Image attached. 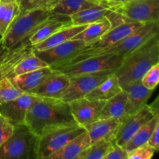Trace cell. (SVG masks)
<instances>
[{
	"mask_svg": "<svg viewBox=\"0 0 159 159\" xmlns=\"http://www.w3.org/2000/svg\"><path fill=\"white\" fill-rule=\"evenodd\" d=\"M77 124L69 103L61 99L40 96L28 110L25 124L37 136L48 129L61 125Z\"/></svg>",
	"mask_w": 159,
	"mask_h": 159,
	"instance_id": "cell-1",
	"label": "cell"
},
{
	"mask_svg": "<svg viewBox=\"0 0 159 159\" xmlns=\"http://www.w3.org/2000/svg\"><path fill=\"white\" fill-rule=\"evenodd\" d=\"M159 63V34H155L147 41L124 57L120 68L115 71L122 89L141 80L143 75Z\"/></svg>",
	"mask_w": 159,
	"mask_h": 159,
	"instance_id": "cell-2",
	"label": "cell"
},
{
	"mask_svg": "<svg viewBox=\"0 0 159 159\" xmlns=\"http://www.w3.org/2000/svg\"><path fill=\"white\" fill-rule=\"evenodd\" d=\"M49 9H36L20 12L1 37L7 50L29 41L30 36L51 16Z\"/></svg>",
	"mask_w": 159,
	"mask_h": 159,
	"instance_id": "cell-3",
	"label": "cell"
},
{
	"mask_svg": "<svg viewBox=\"0 0 159 159\" xmlns=\"http://www.w3.org/2000/svg\"><path fill=\"white\" fill-rule=\"evenodd\" d=\"M159 30L158 23H144L139 28L135 30L134 32L127 35L122 40L118 41L115 44L112 46L107 47V48H101V49L96 50L92 51H82L79 53L78 55L70 61L64 65H71L79 61L84 60V59L89 58V57H94L97 55H102V54H117L124 58L127 56L129 53L133 51L142 43L147 41L149 38L158 34ZM63 66V65H61ZM60 67V66H59Z\"/></svg>",
	"mask_w": 159,
	"mask_h": 159,
	"instance_id": "cell-4",
	"label": "cell"
},
{
	"mask_svg": "<svg viewBox=\"0 0 159 159\" xmlns=\"http://www.w3.org/2000/svg\"><path fill=\"white\" fill-rule=\"evenodd\" d=\"M38 136L25 124L15 125L0 147V159H37Z\"/></svg>",
	"mask_w": 159,
	"mask_h": 159,
	"instance_id": "cell-5",
	"label": "cell"
},
{
	"mask_svg": "<svg viewBox=\"0 0 159 159\" xmlns=\"http://www.w3.org/2000/svg\"><path fill=\"white\" fill-rule=\"evenodd\" d=\"M85 131V127L78 124L57 126L44 130L38 136L37 159H47L50 155Z\"/></svg>",
	"mask_w": 159,
	"mask_h": 159,
	"instance_id": "cell-6",
	"label": "cell"
},
{
	"mask_svg": "<svg viewBox=\"0 0 159 159\" xmlns=\"http://www.w3.org/2000/svg\"><path fill=\"white\" fill-rule=\"evenodd\" d=\"M123 57L117 54H102L79 61L71 65L54 68V71L66 75L68 77L92 74L101 71H115L123 62Z\"/></svg>",
	"mask_w": 159,
	"mask_h": 159,
	"instance_id": "cell-7",
	"label": "cell"
},
{
	"mask_svg": "<svg viewBox=\"0 0 159 159\" xmlns=\"http://www.w3.org/2000/svg\"><path fill=\"white\" fill-rule=\"evenodd\" d=\"M89 44L82 40H69L48 49L33 50V52L54 69L68 63L81 51L87 49Z\"/></svg>",
	"mask_w": 159,
	"mask_h": 159,
	"instance_id": "cell-8",
	"label": "cell"
},
{
	"mask_svg": "<svg viewBox=\"0 0 159 159\" xmlns=\"http://www.w3.org/2000/svg\"><path fill=\"white\" fill-rule=\"evenodd\" d=\"M114 12L139 23H159L158 0H126Z\"/></svg>",
	"mask_w": 159,
	"mask_h": 159,
	"instance_id": "cell-9",
	"label": "cell"
},
{
	"mask_svg": "<svg viewBox=\"0 0 159 159\" xmlns=\"http://www.w3.org/2000/svg\"><path fill=\"white\" fill-rule=\"evenodd\" d=\"M113 72L101 71L69 77V85L62 93L60 99L64 102H69L84 98Z\"/></svg>",
	"mask_w": 159,
	"mask_h": 159,
	"instance_id": "cell-10",
	"label": "cell"
},
{
	"mask_svg": "<svg viewBox=\"0 0 159 159\" xmlns=\"http://www.w3.org/2000/svg\"><path fill=\"white\" fill-rule=\"evenodd\" d=\"M157 113L158 112L155 111L150 105L145 104L137 113L123 116L120 124L113 135V141L123 147L144 124Z\"/></svg>",
	"mask_w": 159,
	"mask_h": 159,
	"instance_id": "cell-11",
	"label": "cell"
},
{
	"mask_svg": "<svg viewBox=\"0 0 159 159\" xmlns=\"http://www.w3.org/2000/svg\"><path fill=\"white\" fill-rule=\"evenodd\" d=\"M38 97L37 95L24 93L16 99L0 104V115L13 126L25 124L28 110Z\"/></svg>",
	"mask_w": 159,
	"mask_h": 159,
	"instance_id": "cell-12",
	"label": "cell"
},
{
	"mask_svg": "<svg viewBox=\"0 0 159 159\" xmlns=\"http://www.w3.org/2000/svg\"><path fill=\"white\" fill-rule=\"evenodd\" d=\"M105 102L102 100H89L84 97L71 101L68 103L75 121L79 125L85 127L99 120Z\"/></svg>",
	"mask_w": 159,
	"mask_h": 159,
	"instance_id": "cell-13",
	"label": "cell"
},
{
	"mask_svg": "<svg viewBox=\"0 0 159 159\" xmlns=\"http://www.w3.org/2000/svg\"><path fill=\"white\" fill-rule=\"evenodd\" d=\"M121 4H115L105 0H59L51 8V12L71 16L76 12L93 6H101L114 11Z\"/></svg>",
	"mask_w": 159,
	"mask_h": 159,
	"instance_id": "cell-14",
	"label": "cell"
},
{
	"mask_svg": "<svg viewBox=\"0 0 159 159\" xmlns=\"http://www.w3.org/2000/svg\"><path fill=\"white\" fill-rule=\"evenodd\" d=\"M69 77L59 71H54L40 85L30 93L44 97L60 99L62 93L69 85Z\"/></svg>",
	"mask_w": 159,
	"mask_h": 159,
	"instance_id": "cell-15",
	"label": "cell"
},
{
	"mask_svg": "<svg viewBox=\"0 0 159 159\" xmlns=\"http://www.w3.org/2000/svg\"><path fill=\"white\" fill-rule=\"evenodd\" d=\"M144 24V23H139V22H132V23H123V24L114 26L96 41L90 43L88 48L83 51H96L101 48L112 46Z\"/></svg>",
	"mask_w": 159,
	"mask_h": 159,
	"instance_id": "cell-16",
	"label": "cell"
},
{
	"mask_svg": "<svg viewBox=\"0 0 159 159\" xmlns=\"http://www.w3.org/2000/svg\"><path fill=\"white\" fill-rule=\"evenodd\" d=\"M72 25L71 16L52 13L51 16L30 36L29 41L32 46L43 41L64 27Z\"/></svg>",
	"mask_w": 159,
	"mask_h": 159,
	"instance_id": "cell-17",
	"label": "cell"
},
{
	"mask_svg": "<svg viewBox=\"0 0 159 159\" xmlns=\"http://www.w3.org/2000/svg\"><path fill=\"white\" fill-rule=\"evenodd\" d=\"M127 93V100L125 107L124 116L134 114L139 111L152 96L154 90L144 87L141 80L136 81L123 89Z\"/></svg>",
	"mask_w": 159,
	"mask_h": 159,
	"instance_id": "cell-18",
	"label": "cell"
},
{
	"mask_svg": "<svg viewBox=\"0 0 159 159\" xmlns=\"http://www.w3.org/2000/svg\"><path fill=\"white\" fill-rule=\"evenodd\" d=\"M32 52L33 47L30 41L8 50L0 61V79L5 77L10 78L17 65Z\"/></svg>",
	"mask_w": 159,
	"mask_h": 159,
	"instance_id": "cell-19",
	"label": "cell"
},
{
	"mask_svg": "<svg viewBox=\"0 0 159 159\" xmlns=\"http://www.w3.org/2000/svg\"><path fill=\"white\" fill-rule=\"evenodd\" d=\"M121 122V119L97 120L85 126L87 133L89 135L91 144L102 139H108L113 141V135Z\"/></svg>",
	"mask_w": 159,
	"mask_h": 159,
	"instance_id": "cell-20",
	"label": "cell"
},
{
	"mask_svg": "<svg viewBox=\"0 0 159 159\" xmlns=\"http://www.w3.org/2000/svg\"><path fill=\"white\" fill-rule=\"evenodd\" d=\"M91 144L89 135L85 131L67 143L47 159H78L81 153Z\"/></svg>",
	"mask_w": 159,
	"mask_h": 159,
	"instance_id": "cell-21",
	"label": "cell"
},
{
	"mask_svg": "<svg viewBox=\"0 0 159 159\" xmlns=\"http://www.w3.org/2000/svg\"><path fill=\"white\" fill-rule=\"evenodd\" d=\"M54 70L49 66L40 68L36 71L24 73L20 75L9 78L12 83L24 93H30L38 86L48 75L52 74Z\"/></svg>",
	"mask_w": 159,
	"mask_h": 159,
	"instance_id": "cell-22",
	"label": "cell"
},
{
	"mask_svg": "<svg viewBox=\"0 0 159 159\" xmlns=\"http://www.w3.org/2000/svg\"><path fill=\"white\" fill-rule=\"evenodd\" d=\"M122 90L117 76L113 72L94 89L89 93L85 98L89 100L107 101Z\"/></svg>",
	"mask_w": 159,
	"mask_h": 159,
	"instance_id": "cell-23",
	"label": "cell"
},
{
	"mask_svg": "<svg viewBox=\"0 0 159 159\" xmlns=\"http://www.w3.org/2000/svg\"><path fill=\"white\" fill-rule=\"evenodd\" d=\"M88 25H71V26L62 28L60 30L52 34L48 38L32 46L33 50L41 51V50L48 49V48H53L56 45L71 40L75 36L85 30Z\"/></svg>",
	"mask_w": 159,
	"mask_h": 159,
	"instance_id": "cell-24",
	"label": "cell"
},
{
	"mask_svg": "<svg viewBox=\"0 0 159 159\" xmlns=\"http://www.w3.org/2000/svg\"><path fill=\"white\" fill-rule=\"evenodd\" d=\"M127 100V93L125 90L123 89L106 101L99 119H121L124 116Z\"/></svg>",
	"mask_w": 159,
	"mask_h": 159,
	"instance_id": "cell-25",
	"label": "cell"
},
{
	"mask_svg": "<svg viewBox=\"0 0 159 159\" xmlns=\"http://www.w3.org/2000/svg\"><path fill=\"white\" fill-rule=\"evenodd\" d=\"M112 28V23L107 16L98 21L92 23L85 30L75 36L71 40H82L85 43H92L102 37Z\"/></svg>",
	"mask_w": 159,
	"mask_h": 159,
	"instance_id": "cell-26",
	"label": "cell"
},
{
	"mask_svg": "<svg viewBox=\"0 0 159 159\" xmlns=\"http://www.w3.org/2000/svg\"><path fill=\"white\" fill-rule=\"evenodd\" d=\"M159 123L158 113L155 114L151 120H149L145 124L142 126L128 141L123 146L124 150L128 155L131 151L143 144H146L150 138L151 134L153 132L156 124Z\"/></svg>",
	"mask_w": 159,
	"mask_h": 159,
	"instance_id": "cell-27",
	"label": "cell"
},
{
	"mask_svg": "<svg viewBox=\"0 0 159 159\" xmlns=\"http://www.w3.org/2000/svg\"><path fill=\"white\" fill-rule=\"evenodd\" d=\"M20 13L19 0H0V37Z\"/></svg>",
	"mask_w": 159,
	"mask_h": 159,
	"instance_id": "cell-28",
	"label": "cell"
},
{
	"mask_svg": "<svg viewBox=\"0 0 159 159\" xmlns=\"http://www.w3.org/2000/svg\"><path fill=\"white\" fill-rule=\"evenodd\" d=\"M112 9L101 6H93L71 16L72 25H88L107 16Z\"/></svg>",
	"mask_w": 159,
	"mask_h": 159,
	"instance_id": "cell-29",
	"label": "cell"
},
{
	"mask_svg": "<svg viewBox=\"0 0 159 159\" xmlns=\"http://www.w3.org/2000/svg\"><path fill=\"white\" fill-rule=\"evenodd\" d=\"M113 141L102 139L90 144L78 157V159H103Z\"/></svg>",
	"mask_w": 159,
	"mask_h": 159,
	"instance_id": "cell-30",
	"label": "cell"
},
{
	"mask_svg": "<svg viewBox=\"0 0 159 159\" xmlns=\"http://www.w3.org/2000/svg\"><path fill=\"white\" fill-rule=\"evenodd\" d=\"M47 66H48V64L45 63L43 61L39 58L37 56H36L34 52H32L30 54L24 57L17 65V66L14 69L12 76L10 78L16 75H20L24 74V73L36 71V70H38L40 68H44V67Z\"/></svg>",
	"mask_w": 159,
	"mask_h": 159,
	"instance_id": "cell-31",
	"label": "cell"
},
{
	"mask_svg": "<svg viewBox=\"0 0 159 159\" xmlns=\"http://www.w3.org/2000/svg\"><path fill=\"white\" fill-rule=\"evenodd\" d=\"M23 93L24 92L16 86L9 77L0 79V104L16 99Z\"/></svg>",
	"mask_w": 159,
	"mask_h": 159,
	"instance_id": "cell-32",
	"label": "cell"
},
{
	"mask_svg": "<svg viewBox=\"0 0 159 159\" xmlns=\"http://www.w3.org/2000/svg\"><path fill=\"white\" fill-rule=\"evenodd\" d=\"M59 0H19L20 12L36 9H45L51 10V8Z\"/></svg>",
	"mask_w": 159,
	"mask_h": 159,
	"instance_id": "cell-33",
	"label": "cell"
},
{
	"mask_svg": "<svg viewBox=\"0 0 159 159\" xmlns=\"http://www.w3.org/2000/svg\"><path fill=\"white\" fill-rule=\"evenodd\" d=\"M141 83L147 89L154 90L159 82V63L152 66L141 79Z\"/></svg>",
	"mask_w": 159,
	"mask_h": 159,
	"instance_id": "cell-34",
	"label": "cell"
},
{
	"mask_svg": "<svg viewBox=\"0 0 159 159\" xmlns=\"http://www.w3.org/2000/svg\"><path fill=\"white\" fill-rule=\"evenodd\" d=\"M156 151L146 143L128 154L127 159H151L155 155Z\"/></svg>",
	"mask_w": 159,
	"mask_h": 159,
	"instance_id": "cell-35",
	"label": "cell"
},
{
	"mask_svg": "<svg viewBox=\"0 0 159 159\" xmlns=\"http://www.w3.org/2000/svg\"><path fill=\"white\" fill-rule=\"evenodd\" d=\"M14 126L0 115V147L12 135Z\"/></svg>",
	"mask_w": 159,
	"mask_h": 159,
	"instance_id": "cell-36",
	"label": "cell"
},
{
	"mask_svg": "<svg viewBox=\"0 0 159 159\" xmlns=\"http://www.w3.org/2000/svg\"><path fill=\"white\" fill-rule=\"evenodd\" d=\"M127 156L128 155L124 148L116 144L113 141L110 150L104 156L103 159H127Z\"/></svg>",
	"mask_w": 159,
	"mask_h": 159,
	"instance_id": "cell-37",
	"label": "cell"
},
{
	"mask_svg": "<svg viewBox=\"0 0 159 159\" xmlns=\"http://www.w3.org/2000/svg\"><path fill=\"white\" fill-rule=\"evenodd\" d=\"M159 123L156 124L155 129H154L153 132L151 134L150 138H149L147 144L150 145L151 147L153 148L155 151H158L159 149Z\"/></svg>",
	"mask_w": 159,
	"mask_h": 159,
	"instance_id": "cell-38",
	"label": "cell"
},
{
	"mask_svg": "<svg viewBox=\"0 0 159 159\" xmlns=\"http://www.w3.org/2000/svg\"><path fill=\"white\" fill-rule=\"evenodd\" d=\"M7 51L8 50L6 49V48L4 47V45H3L2 40V38H0V61H1V59L2 58L3 56L6 54V53L7 52Z\"/></svg>",
	"mask_w": 159,
	"mask_h": 159,
	"instance_id": "cell-39",
	"label": "cell"
},
{
	"mask_svg": "<svg viewBox=\"0 0 159 159\" xmlns=\"http://www.w3.org/2000/svg\"><path fill=\"white\" fill-rule=\"evenodd\" d=\"M105 1L110 2L112 3H115V4H121L124 2H125L126 0H105Z\"/></svg>",
	"mask_w": 159,
	"mask_h": 159,
	"instance_id": "cell-40",
	"label": "cell"
}]
</instances>
